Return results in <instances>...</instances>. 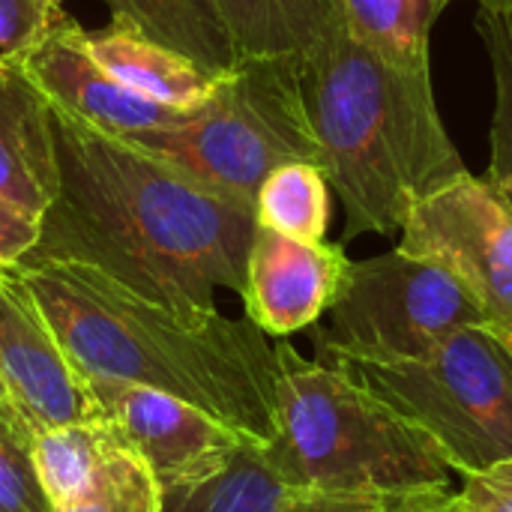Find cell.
I'll use <instances>...</instances> for the list:
<instances>
[{
    "mask_svg": "<svg viewBox=\"0 0 512 512\" xmlns=\"http://www.w3.org/2000/svg\"><path fill=\"white\" fill-rule=\"evenodd\" d=\"M51 123L60 192L27 258L96 267L186 321L216 315L219 291L243 294L252 204L54 108Z\"/></svg>",
    "mask_w": 512,
    "mask_h": 512,
    "instance_id": "1",
    "label": "cell"
},
{
    "mask_svg": "<svg viewBox=\"0 0 512 512\" xmlns=\"http://www.w3.org/2000/svg\"><path fill=\"white\" fill-rule=\"evenodd\" d=\"M81 378L180 396L243 441L267 447L276 414V342L249 318L186 321L96 267L24 258L15 270Z\"/></svg>",
    "mask_w": 512,
    "mask_h": 512,
    "instance_id": "2",
    "label": "cell"
},
{
    "mask_svg": "<svg viewBox=\"0 0 512 512\" xmlns=\"http://www.w3.org/2000/svg\"><path fill=\"white\" fill-rule=\"evenodd\" d=\"M303 90L321 168L345 207V240L402 231L417 201L468 171L432 72L384 60L345 24L303 57Z\"/></svg>",
    "mask_w": 512,
    "mask_h": 512,
    "instance_id": "3",
    "label": "cell"
},
{
    "mask_svg": "<svg viewBox=\"0 0 512 512\" xmlns=\"http://www.w3.org/2000/svg\"><path fill=\"white\" fill-rule=\"evenodd\" d=\"M285 489L426 495L456 474L429 438L330 360L276 339L273 438L261 450Z\"/></svg>",
    "mask_w": 512,
    "mask_h": 512,
    "instance_id": "4",
    "label": "cell"
},
{
    "mask_svg": "<svg viewBox=\"0 0 512 512\" xmlns=\"http://www.w3.org/2000/svg\"><path fill=\"white\" fill-rule=\"evenodd\" d=\"M126 141L252 207L273 168L321 165L303 90V57H240L201 105L183 111L171 126L135 132Z\"/></svg>",
    "mask_w": 512,
    "mask_h": 512,
    "instance_id": "5",
    "label": "cell"
},
{
    "mask_svg": "<svg viewBox=\"0 0 512 512\" xmlns=\"http://www.w3.org/2000/svg\"><path fill=\"white\" fill-rule=\"evenodd\" d=\"M321 360L420 429L456 477L512 459V336L501 330L465 327L411 360Z\"/></svg>",
    "mask_w": 512,
    "mask_h": 512,
    "instance_id": "6",
    "label": "cell"
},
{
    "mask_svg": "<svg viewBox=\"0 0 512 512\" xmlns=\"http://www.w3.org/2000/svg\"><path fill=\"white\" fill-rule=\"evenodd\" d=\"M330 324L315 330L321 357L411 360L465 327H492L474 297L438 264L402 249L351 261Z\"/></svg>",
    "mask_w": 512,
    "mask_h": 512,
    "instance_id": "7",
    "label": "cell"
},
{
    "mask_svg": "<svg viewBox=\"0 0 512 512\" xmlns=\"http://www.w3.org/2000/svg\"><path fill=\"white\" fill-rule=\"evenodd\" d=\"M396 249L444 267L489 324L512 336V207L489 180L462 171L429 192L408 213Z\"/></svg>",
    "mask_w": 512,
    "mask_h": 512,
    "instance_id": "8",
    "label": "cell"
},
{
    "mask_svg": "<svg viewBox=\"0 0 512 512\" xmlns=\"http://www.w3.org/2000/svg\"><path fill=\"white\" fill-rule=\"evenodd\" d=\"M99 417L150 468L162 492L198 489L216 480L240 453L243 435L204 408L129 381L84 378Z\"/></svg>",
    "mask_w": 512,
    "mask_h": 512,
    "instance_id": "9",
    "label": "cell"
},
{
    "mask_svg": "<svg viewBox=\"0 0 512 512\" xmlns=\"http://www.w3.org/2000/svg\"><path fill=\"white\" fill-rule=\"evenodd\" d=\"M0 384L30 435L99 420V405L12 270H0Z\"/></svg>",
    "mask_w": 512,
    "mask_h": 512,
    "instance_id": "10",
    "label": "cell"
},
{
    "mask_svg": "<svg viewBox=\"0 0 512 512\" xmlns=\"http://www.w3.org/2000/svg\"><path fill=\"white\" fill-rule=\"evenodd\" d=\"M348 270L342 243L297 240L258 225L240 294L246 318L270 339L309 330L339 300Z\"/></svg>",
    "mask_w": 512,
    "mask_h": 512,
    "instance_id": "11",
    "label": "cell"
},
{
    "mask_svg": "<svg viewBox=\"0 0 512 512\" xmlns=\"http://www.w3.org/2000/svg\"><path fill=\"white\" fill-rule=\"evenodd\" d=\"M15 63L54 111L108 135L126 138L135 132L162 129L183 114L144 99L111 78L93 60L87 30L69 15Z\"/></svg>",
    "mask_w": 512,
    "mask_h": 512,
    "instance_id": "12",
    "label": "cell"
},
{
    "mask_svg": "<svg viewBox=\"0 0 512 512\" xmlns=\"http://www.w3.org/2000/svg\"><path fill=\"white\" fill-rule=\"evenodd\" d=\"M60 192L51 108L15 60L0 72V198L45 216Z\"/></svg>",
    "mask_w": 512,
    "mask_h": 512,
    "instance_id": "13",
    "label": "cell"
},
{
    "mask_svg": "<svg viewBox=\"0 0 512 512\" xmlns=\"http://www.w3.org/2000/svg\"><path fill=\"white\" fill-rule=\"evenodd\" d=\"M87 48L93 60L123 87L174 111L201 105L219 81V75L201 69L180 51L114 18L108 27L87 33Z\"/></svg>",
    "mask_w": 512,
    "mask_h": 512,
    "instance_id": "14",
    "label": "cell"
},
{
    "mask_svg": "<svg viewBox=\"0 0 512 512\" xmlns=\"http://www.w3.org/2000/svg\"><path fill=\"white\" fill-rule=\"evenodd\" d=\"M243 57H306L345 21L339 0H210Z\"/></svg>",
    "mask_w": 512,
    "mask_h": 512,
    "instance_id": "15",
    "label": "cell"
},
{
    "mask_svg": "<svg viewBox=\"0 0 512 512\" xmlns=\"http://www.w3.org/2000/svg\"><path fill=\"white\" fill-rule=\"evenodd\" d=\"M105 6L114 21L132 24L213 75L243 57L210 0H105Z\"/></svg>",
    "mask_w": 512,
    "mask_h": 512,
    "instance_id": "16",
    "label": "cell"
},
{
    "mask_svg": "<svg viewBox=\"0 0 512 512\" xmlns=\"http://www.w3.org/2000/svg\"><path fill=\"white\" fill-rule=\"evenodd\" d=\"M453 0H339L345 30L405 69H429V39Z\"/></svg>",
    "mask_w": 512,
    "mask_h": 512,
    "instance_id": "17",
    "label": "cell"
},
{
    "mask_svg": "<svg viewBox=\"0 0 512 512\" xmlns=\"http://www.w3.org/2000/svg\"><path fill=\"white\" fill-rule=\"evenodd\" d=\"M117 441L120 435L102 417L36 432L33 462L51 507H66L78 501L96 480Z\"/></svg>",
    "mask_w": 512,
    "mask_h": 512,
    "instance_id": "18",
    "label": "cell"
},
{
    "mask_svg": "<svg viewBox=\"0 0 512 512\" xmlns=\"http://www.w3.org/2000/svg\"><path fill=\"white\" fill-rule=\"evenodd\" d=\"M333 216V186L318 162H285L273 168L258 195L255 219L297 240H324Z\"/></svg>",
    "mask_w": 512,
    "mask_h": 512,
    "instance_id": "19",
    "label": "cell"
},
{
    "mask_svg": "<svg viewBox=\"0 0 512 512\" xmlns=\"http://www.w3.org/2000/svg\"><path fill=\"white\" fill-rule=\"evenodd\" d=\"M285 486L270 471L261 447L243 444L234 462L198 489L168 492L165 512H276Z\"/></svg>",
    "mask_w": 512,
    "mask_h": 512,
    "instance_id": "20",
    "label": "cell"
},
{
    "mask_svg": "<svg viewBox=\"0 0 512 512\" xmlns=\"http://www.w3.org/2000/svg\"><path fill=\"white\" fill-rule=\"evenodd\" d=\"M54 512H165V492L150 468L117 441L87 492Z\"/></svg>",
    "mask_w": 512,
    "mask_h": 512,
    "instance_id": "21",
    "label": "cell"
},
{
    "mask_svg": "<svg viewBox=\"0 0 512 512\" xmlns=\"http://www.w3.org/2000/svg\"><path fill=\"white\" fill-rule=\"evenodd\" d=\"M0 512H54L33 462V435L6 405H0Z\"/></svg>",
    "mask_w": 512,
    "mask_h": 512,
    "instance_id": "22",
    "label": "cell"
},
{
    "mask_svg": "<svg viewBox=\"0 0 512 512\" xmlns=\"http://www.w3.org/2000/svg\"><path fill=\"white\" fill-rule=\"evenodd\" d=\"M489 48L492 72H495V114H492V159H489V183L504 195L512 207V54L507 45L480 30Z\"/></svg>",
    "mask_w": 512,
    "mask_h": 512,
    "instance_id": "23",
    "label": "cell"
},
{
    "mask_svg": "<svg viewBox=\"0 0 512 512\" xmlns=\"http://www.w3.org/2000/svg\"><path fill=\"white\" fill-rule=\"evenodd\" d=\"M66 18V0H0V57L18 60Z\"/></svg>",
    "mask_w": 512,
    "mask_h": 512,
    "instance_id": "24",
    "label": "cell"
},
{
    "mask_svg": "<svg viewBox=\"0 0 512 512\" xmlns=\"http://www.w3.org/2000/svg\"><path fill=\"white\" fill-rule=\"evenodd\" d=\"M447 507L450 512H512V459L459 474Z\"/></svg>",
    "mask_w": 512,
    "mask_h": 512,
    "instance_id": "25",
    "label": "cell"
},
{
    "mask_svg": "<svg viewBox=\"0 0 512 512\" xmlns=\"http://www.w3.org/2000/svg\"><path fill=\"white\" fill-rule=\"evenodd\" d=\"M405 498L357 495V492H321V489H285L276 512H405Z\"/></svg>",
    "mask_w": 512,
    "mask_h": 512,
    "instance_id": "26",
    "label": "cell"
},
{
    "mask_svg": "<svg viewBox=\"0 0 512 512\" xmlns=\"http://www.w3.org/2000/svg\"><path fill=\"white\" fill-rule=\"evenodd\" d=\"M42 219L0 198V270H15L39 243Z\"/></svg>",
    "mask_w": 512,
    "mask_h": 512,
    "instance_id": "27",
    "label": "cell"
},
{
    "mask_svg": "<svg viewBox=\"0 0 512 512\" xmlns=\"http://www.w3.org/2000/svg\"><path fill=\"white\" fill-rule=\"evenodd\" d=\"M480 30L495 33L507 51L512 54V6H501V9H480Z\"/></svg>",
    "mask_w": 512,
    "mask_h": 512,
    "instance_id": "28",
    "label": "cell"
},
{
    "mask_svg": "<svg viewBox=\"0 0 512 512\" xmlns=\"http://www.w3.org/2000/svg\"><path fill=\"white\" fill-rule=\"evenodd\" d=\"M453 492V489H450ZM450 492H426V495H408L405 512H450L447 495Z\"/></svg>",
    "mask_w": 512,
    "mask_h": 512,
    "instance_id": "29",
    "label": "cell"
},
{
    "mask_svg": "<svg viewBox=\"0 0 512 512\" xmlns=\"http://www.w3.org/2000/svg\"><path fill=\"white\" fill-rule=\"evenodd\" d=\"M480 9H501V6H512V0H477Z\"/></svg>",
    "mask_w": 512,
    "mask_h": 512,
    "instance_id": "30",
    "label": "cell"
},
{
    "mask_svg": "<svg viewBox=\"0 0 512 512\" xmlns=\"http://www.w3.org/2000/svg\"><path fill=\"white\" fill-rule=\"evenodd\" d=\"M0 405H6V396H3V384H0Z\"/></svg>",
    "mask_w": 512,
    "mask_h": 512,
    "instance_id": "31",
    "label": "cell"
},
{
    "mask_svg": "<svg viewBox=\"0 0 512 512\" xmlns=\"http://www.w3.org/2000/svg\"><path fill=\"white\" fill-rule=\"evenodd\" d=\"M3 66H6V57H0V72H3Z\"/></svg>",
    "mask_w": 512,
    "mask_h": 512,
    "instance_id": "32",
    "label": "cell"
}]
</instances>
